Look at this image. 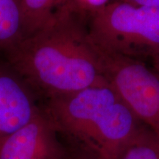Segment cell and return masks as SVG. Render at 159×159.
Here are the masks:
<instances>
[{
	"mask_svg": "<svg viewBox=\"0 0 159 159\" xmlns=\"http://www.w3.org/2000/svg\"><path fill=\"white\" fill-rule=\"evenodd\" d=\"M41 107L60 136L103 159H116L144 125L108 82L46 99Z\"/></svg>",
	"mask_w": 159,
	"mask_h": 159,
	"instance_id": "2",
	"label": "cell"
},
{
	"mask_svg": "<svg viewBox=\"0 0 159 159\" xmlns=\"http://www.w3.org/2000/svg\"><path fill=\"white\" fill-rule=\"evenodd\" d=\"M66 153L64 159H103L88 149L75 144L66 142Z\"/></svg>",
	"mask_w": 159,
	"mask_h": 159,
	"instance_id": "10",
	"label": "cell"
},
{
	"mask_svg": "<svg viewBox=\"0 0 159 159\" xmlns=\"http://www.w3.org/2000/svg\"><path fill=\"white\" fill-rule=\"evenodd\" d=\"M23 37L20 0H0V52L8 51Z\"/></svg>",
	"mask_w": 159,
	"mask_h": 159,
	"instance_id": "7",
	"label": "cell"
},
{
	"mask_svg": "<svg viewBox=\"0 0 159 159\" xmlns=\"http://www.w3.org/2000/svg\"><path fill=\"white\" fill-rule=\"evenodd\" d=\"M89 18L67 0L42 27L4 53L5 62L44 99L107 82L89 37Z\"/></svg>",
	"mask_w": 159,
	"mask_h": 159,
	"instance_id": "1",
	"label": "cell"
},
{
	"mask_svg": "<svg viewBox=\"0 0 159 159\" xmlns=\"http://www.w3.org/2000/svg\"><path fill=\"white\" fill-rule=\"evenodd\" d=\"M116 159H159V136L144 125Z\"/></svg>",
	"mask_w": 159,
	"mask_h": 159,
	"instance_id": "9",
	"label": "cell"
},
{
	"mask_svg": "<svg viewBox=\"0 0 159 159\" xmlns=\"http://www.w3.org/2000/svg\"><path fill=\"white\" fill-rule=\"evenodd\" d=\"M109 2H119L142 6H159V0H110Z\"/></svg>",
	"mask_w": 159,
	"mask_h": 159,
	"instance_id": "12",
	"label": "cell"
},
{
	"mask_svg": "<svg viewBox=\"0 0 159 159\" xmlns=\"http://www.w3.org/2000/svg\"><path fill=\"white\" fill-rule=\"evenodd\" d=\"M38 97L7 63H0V144L41 111Z\"/></svg>",
	"mask_w": 159,
	"mask_h": 159,
	"instance_id": "6",
	"label": "cell"
},
{
	"mask_svg": "<svg viewBox=\"0 0 159 159\" xmlns=\"http://www.w3.org/2000/svg\"><path fill=\"white\" fill-rule=\"evenodd\" d=\"M77 8L90 15L91 13L102 8L110 0H69Z\"/></svg>",
	"mask_w": 159,
	"mask_h": 159,
	"instance_id": "11",
	"label": "cell"
},
{
	"mask_svg": "<svg viewBox=\"0 0 159 159\" xmlns=\"http://www.w3.org/2000/svg\"><path fill=\"white\" fill-rule=\"evenodd\" d=\"M89 37L100 52L143 61L159 52V6L109 2L91 13Z\"/></svg>",
	"mask_w": 159,
	"mask_h": 159,
	"instance_id": "3",
	"label": "cell"
},
{
	"mask_svg": "<svg viewBox=\"0 0 159 159\" xmlns=\"http://www.w3.org/2000/svg\"><path fill=\"white\" fill-rule=\"evenodd\" d=\"M99 53L107 82L137 118L159 136L158 73L143 61Z\"/></svg>",
	"mask_w": 159,
	"mask_h": 159,
	"instance_id": "4",
	"label": "cell"
},
{
	"mask_svg": "<svg viewBox=\"0 0 159 159\" xmlns=\"http://www.w3.org/2000/svg\"><path fill=\"white\" fill-rule=\"evenodd\" d=\"M43 110L0 144V159H64L66 147Z\"/></svg>",
	"mask_w": 159,
	"mask_h": 159,
	"instance_id": "5",
	"label": "cell"
},
{
	"mask_svg": "<svg viewBox=\"0 0 159 159\" xmlns=\"http://www.w3.org/2000/svg\"><path fill=\"white\" fill-rule=\"evenodd\" d=\"M67 0H20L24 37L37 30ZM23 37V38H24Z\"/></svg>",
	"mask_w": 159,
	"mask_h": 159,
	"instance_id": "8",
	"label": "cell"
},
{
	"mask_svg": "<svg viewBox=\"0 0 159 159\" xmlns=\"http://www.w3.org/2000/svg\"><path fill=\"white\" fill-rule=\"evenodd\" d=\"M151 59L152 62V68L159 74V52L153 55Z\"/></svg>",
	"mask_w": 159,
	"mask_h": 159,
	"instance_id": "13",
	"label": "cell"
}]
</instances>
